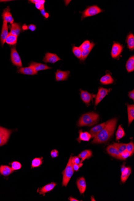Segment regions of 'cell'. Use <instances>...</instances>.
Segmentation results:
<instances>
[{
  "mask_svg": "<svg viewBox=\"0 0 134 201\" xmlns=\"http://www.w3.org/2000/svg\"><path fill=\"white\" fill-rule=\"evenodd\" d=\"M117 122L116 118H114L106 122L104 128L94 138L92 144H104L108 141L113 135Z\"/></svg>",
  "mask_w": 134,
  "mask_h": 201,
  "instance_id": "cell-1",
  "label": "cell"
},
{
  "mask_svg": "<svg viewBox=\"0 0 134 201\" xmlns=\"http://www.w3.org/2000/svg\"><path fill=\"white\" fill-rule=\"evenodd\" d=\"M99 115L96 113L90 112L81 116L77 122V126L79 127H91L97 124L99 120Z\"/></svg>",
  "mask_w": 134,
  "mask_h": 201,
  "instance_id": "cell-2",
  "label": "cell"
},
{
  "mask_svg": "<svg viewBox=\"0 0 134 201\" xmlns=\"http://www.w3.org/2000/svg\"><path fill=\"white\" fill-rule=\"evenodd\" d=\"M72 157L71 156L66 168L63 172L62 186H66L74 173L72 161Z\"/></svg>",
  "mask_w": 134,
  "mask_h": 201,
  "instance_id": "cell-3",
  "label": "cell"
},
{
  "mask_svg": "<svg viewBox=\"0 0 134 201\" xmlns=\"http://www.w3.org/2000/svg\"><path fill=\"white\" fill-rule=\"evenodd\" d=\"M103 11L100 8L98 7L97 5H93L89 6L82 12V16H81V20L88 17L93 16L100 14Z\"/></svg>",
  "mask_w": 134,
  "mask_h": 201,
  "instance_id": "cell-4",
  "label": "cell"
},
{
  "mask_svg": "<svg viewBox=\"0 0 134 201\" xmlns=\"http://www.w3.org/2000/svg\"><path fill=\"white\" fill-rule=\"evenodd\" d=\"M12 132V130L0 127V147L7 142Z\"/></svg>",
  "mask_w": 134,
  "mask_h": 201,
  "instance_id": "cell-5",
  "label": "cell"
},
{
  "mask_svg": "<svg viewBox=\"0 0 134 201\" xmlns=\"http://www.w3.org/2000/svg\"><path fill=\"white\" fill-rule=\"evenodd\" d=\"M10 60H11L13 65L15 66L19 67V68L23 66L21 57L16 49L15 47H12L11 49Z\"/></svg>",
  "mask_w": 134,
  "mask_h": 201,
  "instance_id": "cell-6",
  "label": "cell"
},
{
  "mask_svg": "<svg viewBox=\"0 0 134 201\" xmlns=\"http://www.w3.org/2000/svg\"><path fill=\"white\" fill-rule=\"evenodd\" d=\"M111 89H106L103 88H99L98 89V94L96 95L95 105H98L100 102L105 98L108 93L111 91Z\"/></svg>",
  "mask_w": 134,
  "mask_h": 201,
  "instance_id": "cell-7",
  "label": "cell"
},
{
  "mask_svg": "<svg viewBox=\"0 0 134 201\" xmlns=\"http://www.w3.org/2000/svg\"><path fill=\"white\" fill-rule=\"evenodd\" d=\"M81 91V100L86 104V105L90 104L91 101H93L94 98H96V95L93 94H90L87 91L80 90Z\"/></svg>",
  "mask_w": 134,
  "mask_h": 201,
  "instance_id": "cell-8",
  "label": "cell"
},
{
  "mask_svg": "<svg viewBox=\"0 0 134 201\" xmlns=\"http://www.w3.org/2000/svg\"><path fill=\"white\" fill-rule=\"evenodd\" d=\"M123 46L120 43L114 42L112 48L111 54L113 58L119 57L123 51Z\"/></svg>",
  "mask_w": 134,
  "mask_h": 201,
  "instance_id": "cell-9",
  "label": "cell"
},
{
  "mask_svg": "<svg viewBox=\"0 0 134 201\" xmlns=\"http://www.w3.org/2000/svg\"><path fill=\"white\" fill-rule=\"evenodd\" d=\"M61 59L56 54L49 53H45V56L43 57V61L45 63H50L55 64L57 61L61 60Z\"/></svg>",
  "mask_w": 134,
  "mask_h": 201,
  "instance_id": "cell-10",
  "label": "cell"
},
{
  "mask_svg": "<svg viewBox=\"0 0 134 201\" xmlns=\"http://www.w3.org/2000/svg\"><path fill=\"white\" fill-rule=\"evenodd\" d=\"M69 74L70 72L69 71H63L60 69H57V72L55 73L56 81H66Z\"/></svg>",
  "mask_w": 134,
  "mask_h": 201,
  "instance_id": "cell-11",
  "label": "cell"
},
{
  "mask_svg": "<svg viewBox=\"0 0 134 201\" xmlns=\"http://www.w3.org/2000/svg\"><path fill=\"white\" fill-rule=\"evenodd\" d=\"M2 18L3 22L10 23L11 24L14 23V20L10 12V9L9 6H7L4 10L2 14Z\"/></svg>",
  "mask_w": 134,
  "mask_h": 201,
  "instance_id": "cell-12",
  "label": "cell"
},
{
  "mask_svg": "<svg viewBox=\"0 0 134 201\" xmlns=\"http://www.w3.org/2000/svg\"><path fill=\"white\" fill-rule=\"evenodd\" d=\"M29 66L32 67L35 71L38 72L41 70H47V69H52V68L48 66L46 64H41L32 61L28 64Z\"/></svg>",
  "mask_w": 134,
  "mask_h": 201,
  "instance_id": "cell-13",
  "label": "cell"
},
{
  "mask_svg": "<svg viewBox=\"0 0 134 201\" xmlns=\"http://www.w3.org/2000/svg\"><path fill=\"white\" fill-rule=\"evenodd\" d=\"M17 72L29 76H34L37 74V72L35 71L33 68L30 66L20 68L17 71Z\"/></svg>",
  "mask_w": 134,
  "mask_h": 201,
  "instance_id": "cell-14",
  "label": "cell"
},
{
  "mask_svg": "<svg viewBox=\"0 0 134 201\" xmlns=\"http://www.w3.org/2000/svg\"><path fill=\"white\" fill-rule=\"evenodd\" d=\"M8 33V27L7 26V23L6 22H3V24H2V31L1 35V42L2 45H3L5 43V41L8 35H9Z\"/></svg>",
  "mask_w": 134,
  "mask_h": 201,
  "instance_id": "cell-15",
  "label": "cell"
},
{
  "mask_svg": "<svg viewBox=\"0 0 134 201\" xmlns=\"http://www.w3.org/2000/svg\"><path fill=\"white\" fill-rule=\"evenodd\" d=\"M106 123H102V124L97 125L93 127L90 131V133L91 135L92 138H94L98 135V134L100 132L103 128H104L106 125Z\"/></svg>",
  "mask_w": 134,
  "mask_h": 201,
  "instance_id": "cell-16",
  "label": "cell"
},
{
  "mask_svg": "<svg viewBox=\"0 0 134 201\" xmlns=\"http://www.w3.org/2000/svg\"><path fill=\"white\" fill-rule=\"evenodd\" d=\"M10 33L17 37L19 36L22 31L20 25L18 23H14L11 24V26H10Z\"/></svg>",
  "mask_w": 134,
  "mask_h": 201,
  "instance_id": "cell-17",
  "label": "cell"
},
{
  "mask_svg": "<svg viewBox=\"0 0 134 201\" xmlns=\"http://www.w3.org/2000/svg\"><path fill=\"white\" fill-rule=\"evenodd\" d=\"M79 137L77 139V140L79 143H81V141H89L91 139V135L90 133L87 132H82V130H80L79 131Z\"/></svg>",
  "mask_w": 134,
  "mask_h": 201,
  "instance_id": "cell-18",
  "label": "cell"
},
{
  "mask_svg": "<svg viewBox=\"0 0 134 201\" xmlns=\"http://www.w3.org/2000/svg\"><path fill=\"white\" fill-rule=\"evenodd\" d=\"M77 185L81 194H83L86 188V183L85 178L82 177L79 178L77 180Z\"/></svg>",
  "mask_w": 134,
  "mask_h": 201,
  "instance_id": "cell-19",
  "label": "cell"
},
{
  "mask_svg": "<svg viewBox=\"0 0 134 201\" xmlns=\"http://www.w3.org/2000/svg\"><path fill=\"white\" fill-rule=\"evenodd\" d=\"M106 151L108 153L112 156V157L118 159L119 158V153L118 150L113 145H110L106 148Z\"/></svg>",
  "mask_w": 134,
  "mask_h": 201,
  "instance_id": "cell-20",
  "label": "cell"
},
{
  "mask_svg": "<svg viewBox=\"0 0 134 201\" xmlns=\"http://www.w3.org/2000/svg\"><path fill=\"white\" fill-rule=\"evenodd\" d=\"M56 185H57V184L54 182L48 184L44 186V187H42L41 190H39V194L44 195L46 193L53 190Z\"/></svg>",
  "mask_w": 134,
  "mask_h": 201,
  "instance_id": "cell-21",
  "label": "cell"
},
{
  "mask_svg": "<svg viewBox=\"0 0 134 201\" xmlns=\"http://www.w3.org/2000/svg\"><path fill=\"white\" fill-rule=\"evenodd\" d=\"M128 126L132 123L134 119V105L127 104Z\"/></svg>",
  "mask_w": 134,
  "mask_h": 201,
  "instance_id": "cell-22",
  "label": "cell"
},
{
  "mask_svg": "<svg viewBox=\"0 0 134 201\" xmlns=\"http://www.w3.org/2000/svg\"><path fill=\"white\" fill-rule=\"evenodd\" d=\"M114 80L109 73L102 77L100 79L101 84L104 85H109L113 83Z\"/></svg>",
  "mask_w": 134,
  "mask_h": 201,
  "instance_id": "cell-23",
  "label": "cell"
},
{
  "mask_svg": "<svg viewBox=\"0 0 134 201\" xmlns=\"http://www.w3.org/2000/svg\"><path fill=\"white\" fill-rule=\"evenodd\" d=\"M127 47L130 50L133 51L134 49V35L132 33H130L127 38Z\"/></svg>",
  "mask_w": 134,
  "mask_h": 201,
  "instance_id": "cell-24",
  "label": "cell"
},
{
  "mask_svg": "<svg viewBox=\"0 0 134 201\" xmlns=\"http://www.w3.org/2000/svg\"><path fill=\"white\" fill-rule=\"evenodd\" d=\"M14 171L11 168L6 165H1L0 167V173L4 176H8L11 174Z\"/></svg>",
  "mask_w": 134,
  "mask_h": 201,
  "instance_id": "cell-25",
  "label": "cell"
},
{
  "mask_svg": "<svg viewBox=\"0 0 134 201\" xmlns=\"http://www.w3.org/2000/svg\"><path fill=\"white\" fill-rule=\"evenodd\" d=\"M126 69L128 73L132 72L134 70V56L130 57L126 63Z\"/></svg>",
  "mask_w": 134,
  "mask_h": 201,
  "instance_id": "cell-26",
  "label": "cell"
},
{
  "mask_svg": "<svg viewBox=\"0 0 134 201\" xmlns=\"http://www.w3.org/2000/svg\"><path fill=\"white\" fill-rule=\"evenodd\" d=\"M92 156V152L91 151L89 150H87L81 152L79 155L78 157L81 159V162L82 163L83 161H85L86 159L90 158Z\"/></svg>",
  "mask_w": 134,
  "mask_h": 201,
  "instance_id": "cell-27",
  "label": "cell"
},
{
  "mask_svg": "<svg viewBox=\"0 0 134 201\" xmlns=\"http://www.w3.org/2000/svg\"><path fill=\"white\" fill-rule=\"evenodd\" d=\"M17 41L18 37L12 35L10 33L5 41V43L10 45H13L17 44Z\"/></svg>",
  "mask_w": 134,
  "mask_h": 201,
  "instance_id": "cell-28",
  "label": "cell"
},
{
  "mask_svg": "<svg viewBox=\"0 0 134 201\" xmlns=\"http://www.w3.org/2000/svg\"><path fill=\"white\" fill-rule=\"evenodd\" d=\"M121 173V179L122 182L125 183L129 177L130 174H131V169L130 168L126 167L124 170Z\"/></svg>",
  "mask_w": 134,
  "mask_h": 201,
  "instance_id": "cell-29",
  "label": "cell"
},
{
  "mask_svg": "<svg viewBox=\"0 0 134 201\" xmlns=\"http://www.w3.org/2000/svg\"><path fill=\"white\" fill-rule=\"evenodd\" d=\"M30 2L35 5V6L38 10H41L44 9V3L45 1L44 0H32Z\"/></svg>",
  "mask_w": 134,
  "mask_h": 201,
  "instance_id": "cell-30",
  "label": "cell"
},
{
  "mask_svg": "<svg viewBox=\"0 0 134 201\" xmlns=\"http://www.w3.org/2000/svg\"><path fill=\"white\" fill-rule=\"evenodd\" d=\"M116 140L117 141L120 140V139L125 136V133L124 130H123L121 126H119L117 131H116Z\"/></svg>",
  "mask_w": 134,
  "mask_h": 201,
  "instance_id": "cell-31",
  "label": "cell"
},
{
  "mask_svg": "<svg viewBox=\"0 0 134 201\" xmlns=\"http://www.w3.org/2000/svg\"><path fill=\"white\" fill-rule=\"evenodd\" d=\"M95 45L93 42L90 43L89 40H86L84 41L79 47L81 50H85L89 49L93 46H95Z\"/></svg>",
  "mask_w": 134,
  "mask_h": 201,
  "instance_id": "cell-32",
  "label": "cell"
},
{
  "mask_svg": "<svg viewBox=\"0 0 134 201\" xmlns=\"http://www.w3.org/2000/svg\"><path fill=\"white\" fill-rule=\"evenodd\" d=\"M113 145L116 148L120 154L124 152V151L126 150L127 144L114 143Z\"/></svg>",
  "mask_w": 134,
  "mask_h": 201,
  "instance_id": "cell-33",
  "label": "cell"
},
{
  "mask_svg": "<svg viewBox=\"0 0 134 201\" xmlns=\"http://www.w3.org/2000/svg\"><path fill=\"white\" fill-rule=\"evenodd\" d=\"M81 51L82 50L79 47H77L76 46H73L72 48V52L73 54L80 60H81Z\"/></svg>",
  "mask_w": 134,
  "mask_h": 201,
  "instance_id": "cell-34",
  "label": "cell"
},
{
  "mask_svg": "<svg viewBox=\"0 0 134 201\" xmlns=\"http://www.w3.org/2000/svg\"><path fill=\"white\" fill-rule=\"evenodd\" d=\"M42 158H35L32 160L31 163L32 168H37L42 164Z\"/></svg>",
  "mask_w": 134,
  "mask_h": 201,
  "instance_id": "cell-35",
  "label": "cell"
},
{
  "mask_svg": "<svg viewBox=\"0 0 134 201\" xmlns=\"http://www.w3.org/2000/svg\"><path fill=\"white\" fill-rule=\"evenodd\" d=\"M94 46H92L91 48L89 49L85 50H82L81 51V60L84 61L86 60V58L88 56H89V53L91 52L92 49L94 48Z\"/></svg>",
  "mask_w": 134,
  "mask_h": 201,
  "instance_id": "cell-36",
  "label": "cell"
},
{
  "mask_svg": "<svg viewBox=\"0 0 134 201\" xmlns=\"http://www.w3.org/2000/svg\"><path fill=\"white\" fill-rule=\"evenodd\" d=\"M131 156H132V155H131V154L129 152H128L127 150H125L122 153L120 154L118 159L122 160H125L126 159L128 158V157H129Z\"/></svg>",
  "mask_w": 134,
  "mask_h": 201,
  "instance_id": "cell-37",
  "label": "cell"
},
{
  "mask_svg": "<svg viewBox=\"0 0 134 201\" xmlns=\"http://www.w3.org/2000/svg\"><path fill=\"white\" fill-rule=\"evenodd\" d=\"M126 150L129 152L131 155H132L134 152V144L133 142L131 141L129 144H127Z\"/></svg>",
  "mask_w": 134,
  "mask_h": 201,
  "instance_id": "cell-38",
  "label": "cell"
},
{
  "mask_svg": "<svg viewBox=\"0 0 134 201\" xmlns=\"http://www.w3.org/2000/svg\"><path fill=\"white\" fill-rule=\"evenodd\" d=\"M22 165L18 161H14L11 164V168L13 171L19 170L22 168Z\"/></svg>",
  "mask_w": 134,
  "mask_h": 201,
  "instance_id": "cell-39",
  "label": "cell"
},
{
  "mask_svg": "<svg viewBox=\"0 0 134 201\" xmlns=\"http://www.w3.org/2000/svg\"><path fill=\"white\" fill-rule=\"evenodd\" d=\"M83 164L82 163H81L79 164H73V170L76 171H77L79 170V169L80 168H81Z\"/></svg>",
  "mask_w": 134,
  "mask_h": 201,
  "instance_id": "cell-40",
  "label": "cell"
},
{
  "mask_svg": "<svg viewBox=\"0 0 134 201\" xmlns=\"http://www.w3.org/2000/svg\"><path fill=\"white\" fill-rule=\"evenodd\" d=\"M72 161L73 164H79L81 163V160H80V158L79 157H72Z\"/></svg>",
  "mask_w": 134,
  "mask_h": 201,
  "instance_id": "cell-41",
  "label": "cell"
},
{
  "mask_svg": "<svg viewBox=\"0 0 134 201\" xmlns=\"http://www.w3.org/2000/svg\"><path fill=\"white\" fill-rule=\"evenodd\" d=\"M58 152L56 150H53L51 152V156L52 158H56L58 156Z\"/></svg>",
  "mask_w": 134,
  "mask_h": 201,
  "instance_id": "cell-42",
  "label": "cell"
},
{
  "mask_svg": "<svg viewBox=\"0 0 134 201\" xmlns=\"http://www.w3.org/2000/svg\"><path fill=\"white\" fill-rule=\"evenodd\" d=\"M28 29L32 31H35L36 29V26L34 24H31L27 26Z\"/></svg>",
  "mask_w": 134,
  "mask_h": 201,
  "instance_id": "cell-43",
  "label": "cell"
},
{
  "mask_svg": "<svg viewBox=\"0 0 134 201\" xmlns=\"http://www.w3.org/2000/svg\"><path fill=\"white\" fill-rule=\"evenodd\" d=\"M128 96L130 99H132V100H134V90H133L132 91L128 92Z\"/></svg>",
  "mask_w": 134,
  "mask_h": 201,
  "instance_id": "cell-44",
  "label": "cell"
},
{
  "mask_svg": "<svg viewBox=\"0 0 134 201\" xmlns=\"http://www.w3.org/2000/svg\"><path fill=\"white\" fill-rule=\"evenodd\" d=\"M41 14H42L43 16L45 17L46 18H48L49 17V14L46 12L45 10V9L41 10Z\"/></svg>",
  "mask_w": 134,
  "mask_h": 201,
  "instance_id": "cell-45",
  "label": "cell"
},
{
  "mask_svg": "<svg viewBox=\"0 0 134 201\" xmlns=\"http://www.w3.org/2000/svg\"><path fill=\"white\" fill-rule=\"evenodd\" d=\"M69 200L71 201H78L77 199H75V198H72V197H70L69 198Z\"/></svg>",
  "mask_w": 134,
  "mask_h": 201,
  "instance_id": "cell-46",
  "label": "cell"
},
{
  "mask_svg": "<svg viewBox=\"0 0 134 201\" xmlns=\"http://www.w3.org/2000/svg\"><path fill=\"white\" fill-rule=\"evenodd\" d=\"M22 28H23V30H28V27H27V26H26V25H23V27H22Z\"/></svg>",
  "mask_w": 134,
  "mask_h": 201,
  "instance_id": "cell-47",
  "label": "cell"
},
{
  "mask_svg": "<svg viewBox=\"0 0 134 201\" xmlns=\"http://www.w3.org/2000/svg\"><path fill=\"white\" fill-rule=\"evenodd\" d=\"M126 167L124 166V165H123L122 166L121 169V173L124 170V169Z\"/></svg>",
  "mask_w": 134,
  "mask_h": 201,
  "instance_id": "cell-48",
  "label": "cell"
}]
</instances>
